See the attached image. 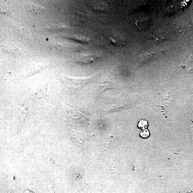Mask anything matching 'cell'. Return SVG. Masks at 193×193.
Returning <instances> with one entry per match:
<instances>
[{
	"label": "cell",
	"instance_id": "cell-10",
	"mask_svg": "<svg viewBox=\"0 0 193 193\" xmlns=\"http://www.w3.org/2000/svg\"><path fill=\"white\" fill-rule=\"evenodd\" d=\"M25 193H34L29 191L27 189H26Z\"/></svg>",
	"mask_w": 193,
	"mask_h": 193
},
{
	"label": "cell",
	"instance_id": "cell-1",
	"mask_svg": "<svg viewBox=\"0 0 193 193\" xmlns=\"http://www.w3.org/2000/svg\"><path fill=\"white\" fill-rule=\"evenodd\" d=\"M96 74L91 77L84 78H71L67 77L64 80L63 90L65 94H74L82 90L89 83L95 80Z\"/></svg>",
	"mask_w": 193,
	"mask_h": 193
},
{
	"label": "cell",
	"instance_id": "cell-3",
	"mask_svg": "<svg viewBox=\"0 0 193 193\" xmlns=\"http://www.w3.org/2000/svg\"><path fill=\"white\" fill-rule=\"evenodd\" d=\"M64 27L65 26L62 23H55L49 25L47 29L51 31L56 32L63 30Z\"/></svg>",
	"mask_w": 193,
	"mask_h": 193
},
{
	"label": "cell",
	"instance_id": "cell-6",
	"mask_svg": "<svg viewBox=\"0 0 193 193\" xmlns=\"http://www.w3.org/2000/svg\"><path fill=\"white\" fill-rule=\"evenodd\" d=\"M30 9L33 13L37 14V15L41 14L44 13L45 11L44 8L34 4H33L31 6Z\"/></svg>",
	"mask_w": 193,
	"mask_h": 193
},
{
	"label": "cell",
	"instance_id": "cell-8",
	"mask_svg": "<svg viewBox=\"0 0 193 193\" xmlns=\"http://www.w3.org/2000/svg\"><path fill=\"white\" fill-rule=\"evenodd\" d=\"M148 125V122L146 121L141 120L139 122L138 126V127L144 130L146 129Z\"/></svg>",
	"mask_w": 193,
	"mask_h": 193
},
{
	"label": "cell",
	"instance_id": "cell-5",
	"mask_svg": "<svg viewBox=\"0 0 193 193\" xmlns=\"http://www.w3.org/2000/svg\"><path fill=\"white\" fill-rule=\"evenodd\" d=\"M16 27L19 32L22 35L26 37L29 36L30 35V31L25 25L19 24Z\"/></svg>",
	"mask_w": 193,
	"mask_h": 193
},
{
	"label": "cell",
	"instance_id": "cell-9",
	"mask_svg": "<svg viewBox=\"0 0 193 193\" xmlns=\"http://www.w3.org/2000/svg\"><path fill=\"white\" fill-rule=\"evenodd\" d=\"M150 135V133L149 131L147 129L143 130L142 132H140V135L142 138L144 139H146Z\"/></svg>",
	"mask_w": 193,
	"mask_h": 193
},
{
	"label": "cell",
	"instance_id": "cell-4",
	"mask_svg": "<svg viewBox=\"0 0 193 193\" xmlns=\"http://www.w3.org/2000/svg\"><path fill=\"white\" fill-rule=\"evenodd\" d=\"M98 57L97 55H82L80 57V61L84 63H88L94 61Z\"/></svg>",
	"mask_w": 193,
	"mask_h": 193
},
{
	"label": "cell",
	"instance_id": "cell-2",
	"mask_svg": "<svg viewBox=\"0 0 193 193\" xmlns=\"http://www.w3.org/2000/svg\"><path fill=\"white\" fill-rule=\"evenodd\" d=\"M1 47L2 49L4 50V51L7 53H10L15 55H18L20 53L19 49L13 44H4L2 45Z\"/></svg>",
	"mask_w": 193,
	"mask_h": 193
},
{
	"label": "cell",
	"instance_id": "cell-7",
	"mask_svg": "<svg viewBox=\"0 0 193 193\" xmlns=\"http://www.w3.org/2000/svg\"><path fill=\"white\" fill-rule=\"evenodd\" d=\"M48 46L51 48L57 49L60 47L61 45L59 43L54 40H49L47 43Z\"/></svg>",
	"mask_w": 193,
	"mask_h": 193
}]
</instances>
